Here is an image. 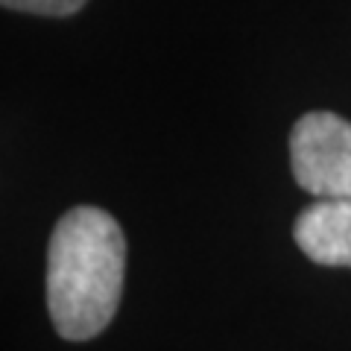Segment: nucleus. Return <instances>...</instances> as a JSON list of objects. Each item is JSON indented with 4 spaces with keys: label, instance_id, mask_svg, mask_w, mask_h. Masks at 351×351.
Here are the masks:
<instances>
[{
    "label": "nucleus",
    "instance_id": "f257e3e1",
    "mask_svg": "<svg viewBox=\"0 0 351 351\" xmlns=\"http://www.w3.org/2000/svg\"><path fill=\"white\" fill-rule=\"evenodd\" d=\"M126 276V237L112 214L80 205L64 214L47 249V307L56 331L82 343L114 319Z\"/></svg>",
    "mask_w": 351,
    "mask_h": 351
},
{
    "label": "nucleus",
    "instance_id": "f03ea898",
    "mask_svg": "<svg viewBox=\"0 0 351 351\" xmlns=\"http://www.w3.org/2000/svg\"><path fill=\"white\" fill-rule=\"evenodd\" d=\"M290 164L299 188L316 199H351V123L331 112L299 117L290 132Z\"/></svg>",
    "mask_w": 351,
    "mask_h": 351
},
{
    "label": "nucleus",
    "instance_id": "20e7f679",
    "mask_svg": "<svg viewBox=\"0 0 351 351\" xmlns=\"http://www.w3.org/2000/svg\"><path fill=\"white\" fill-rule=\"evenodd\" d=\"M88 3V0H3L6 9L15 12H32V15H47V18H68Z\"/></svg>",
    "mask_w": 351,
    "mask_h": 351
},
{
    "label": "nucleus",
    "instance_id": "7ed1b4c3",
    "mask_svg": "<svg viewBox=\"0 0 351 351\" xmlns=\"http://www.w3.org/2000/svg\"><path fill=\"white\" fill-rule=\"evenodd\" d=\"M299 249L322 267H351V199H316L293 226Z\"/></svg>",
    "mask_w": 351,
    "mask_h": 351
}]
</instances>
